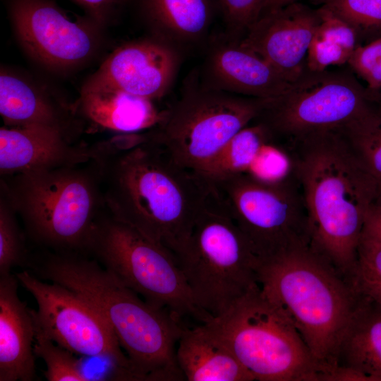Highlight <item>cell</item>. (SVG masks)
Masks as SVG:
<instances>
[{
	"label": "cell",
	"instance_id": "cell-1",
	"mask_svg": "<svg viewBox=\"0 0 381 381\" xmlns=\"http://www.w3.org/2000/svg\"><path fill=\"white\" fill-rule=\"evenodd\" d=\"M90 149L111 214L178 255L210 184L177 164L149 132L119 135Z\"/></svg>",
	"mask_w": 381,
	"mask_h": 381
},
{
	"label": "cell",
	"instance_id": "cell-2",
	"mask_svg": "<svg viewBox=\"0 0 381 381\" xmlns=\"http://www.w3.org/2000/svg\"><path fill=\"white\" fill-rule=\"evenodd\" d=\"M303 198L311 246L347 280L378 190L340 130L284 145Z\"/></svg>",
	"mask_w": 381,
	"mask_h": 381
},
{
	"label": "cell",
	"instance_id": "cell-3",
	"mask_svg": "<svg viewBox=\"0 0 381 381\" xmlns=\"http://www.w3.org/2000/svg\"><path fill=\"white\" fill-rule=\"evenodd\" d=\"M40 278L81 296L106 320L142 380L179 381L181 320L150 305L93 258L48 251L35 263Z\"/></svg>",
	"mask_w": 381,
	"mask_h": 381
},
{
	"label": "cell",
	"instance_id": "cell-4",
	"mask_svg": "<svg viewBox=\"0 0 381 381\" xmlns=\"http://www.w3.org/2000/svg\"><path fill=\"white\" fill-rule=\"evenodd\" d=\"M258 284L298 331L316 360L338 365L342 337L361 296L310 243L262 262Z\"/></svg>",
	"mask_w": 381,
	"mask_h": 381
},
{
	"label": "cell",
	"instance_id": "cell-5",
	"mask_svg": "<svg viewBox=\"0 0 381 381\" xmlns=\"http://www.w3.org/2000/svg\"><path fill=\"white\" fill-rule=\"evenodd\" d=\"M0 192L28 237L52 252L86 254L96 222L107 208L91 160L1 176Z\"/></svg>",
	"mask_w": 381,
	"mask_h": 381
},
{
	"label": "cell",
	"instance_id": "cell-6",
	"mask_svg": "<svg viewBox=\"0 0 381 381\" xmlns=\"http://www.w3.org/2000/svg\"><path fill=\"white\" fill-rule=\"evenodd\" d=\"M259 381H324L331 370L312 354L297 329L259 284L205 322Z\"/></svg>",
	"mask_w": 381,
	"mask_h": 381
},
{
	"label": "cell",
	"instance_id": "cell-7",
	"mask_svg": "<svg viewBox=\"0 0 381 381\" xmlns=\"http://www.w3.org/2000/svg\"><path fill=\"white\" fill-rule=\"evenodd\" d=\"M175 257L195 305L210 317L222 315L258 285L262 260L212 188Z\"/></svg>",
	"mask_w": 381,
	"mask_h": 381
},
{
	"label": "cell",
	"instance_id": "cell-8",
	"mask_svg": "<svg viewBox=\"0 0 381 381\" xmlns=\"http://www.w3.org/2000/svg\"><path fill=\"white\" fill-rule=\"evenodd\" d=\"M86 255L150 305L181 320L191 317L204 323L211 318L195 305L175 255L116 219L108 209L96 222Z\"/></svg>",
	"mask_w": 381,
	"mask_h": 381
},
{
	"label": "cell",
	"instance_id": "cell-9",
	"mask_svg": "<svg viewBox=\"0 0 381 381\" xmlns=\"http://www.w3.org/2000/svg\"><path fill=\"white\" fill-rule=\"evenodd\" d=\"M190 82L149 133L177 164L197 173L270 99L215 90L195 78Z\"/></svg>",
	"mask_w": 381,
	"mask_h": 381
},
{
	"label": "cell",
	"instance_id": "cell-10",
	"mask_svg": "<svg viewBox=\"0 0 381 381\" xmlns=\"http://www.w3.org/2000/svg\"><path fill=\"white\" fill-rule=\"evenodd\" d=\"M208 183L262 262L310 243L306 209L294 172L276 181L243 172Z\"/></svg>",
	"mask_w": 381,
	"mask_h": 381
},
{
	"label": "cell",
	"instance_id": "cell-11",
	"mask_svg": "<svg viewBox=\"0 0 381 381\" xmlns=\"http://www.w3.org/2000/svg\"><path fill=\"white\" fill-rule=\"evenodd\" d=\"M373 97L349 70L306 68L287 90L268 101L255 121L263 123L274 142L283 145L340 130L363 114Z\"/></svg>",
	"mask_w": 381,
	"mask_h": 381
},
{
	"label": "cell",
	"instance_id": "cell-12",
	"mask_svg": "<svg viewBox=\"0 0 381 381\" xmlns=\"http://www.w3.org/2000/svg\"><path fill=\"white\" fill-rule=\"evenodd\" d=\"M19 283L34 297L35 325L52 340L74 354L104 358L142 381L106 320L75 291L47 283L25 270L16 273Z\"/></svg>",
	"mask_w": 381,
	"mask_h": 381
},
{
	"label": "cell",
	"instance_id": "cell-13",
	"mask_svg": "<svg viewBox=\"0 0 381 381\" xmlns=\"http://www.w3.org/2000/svg\"><path fill=\"white\" fill-rule=\"evenodd\" d=\"M7 8L20 44L46 68H76L98 50L102 28L87 17L73 20L54 0H8Z\"/></svg>",
	"mask_w": 381,
	"mask_h": 381
},
{
	"label": "cell",
	"instance_id": "cell-14",
	"mask_svg": "<svg viewBox=\"0 0 381 381\" xmlns=\"http://www.w3.org/2000/svg\"><path fill=\"white\" fill-rule=\"evenodd\" d=\"M320 22L318 8L295 1L262 13L239 42L293 83L306 70Z\"/></svg>",
	"mask_w": 381,
	"mask_h": 381
},
{
	"label": "cell",
	"instance_id": "cell-15",
	"mask_svg": "<svg viewBox=\"0 0 381 381\" xmlns=\"http://www.w3.org/2000/svg\"><path fill=\"white\" fill-rule=\"evenodd\" d=\"M181 62V51L152 36L116 49L92 78L154 101L169 91Z\"/></svg>",
	"mask_w": 381,
	"mask_h": 381
},
{
	"label": "cell",
	"instance_id": "cell-16",
	"mask_svg": "<svg viewBox=\"0 0 381 381\" xmlns=\"http://www.w3.org/2000/svg\"><path fill=\"white\" fill-rule=\"evenodd\" d=\"M212 42L200 79L206 86L246 97L272 99L291 85L292 83L239 41L224 35Z\"/></svg>",
	"mask_w": 381,
	"mask_h": 381
},
{
	"label": "cell",
	"instance_id": "cell-17",
	"mask_svg": "<svg viewBox=\"0 0 381 381\" xmlns=\"http://www.w3.org/2000/svg\"><path fill=\"white\" fill-rule=\"evenodd\" d=\"M90 160V146L74 145L58 129L42 126L1 127V176L75 166Z\"/></svg>",
	"mask_w": 381,
	"mask_h": 381
},
{
	"label": "cell",
	"instance_id": "cell-18",
	"mask_svg": "<svg viewBox=\"0 0 381 381\" xmlns=\"http://www.w3.org/2000/svg\"><path fill=\"white\" fill-rule=\"evenodd\" d=\"M18 279L0 276V381H31L35 376V327L32 310L18 295Z\"/></svg>",
	"mask_w": 381,
	"mask_h": 381
},
{
	"label": "cell",
	"instance_id": "cell-19",
	"mask_svg": "<svg viewBox=\"0 0 381 381\" xmlns=\"http://www.w3.org/2000/svg\"><path fill=\"white\" fill-rule=\"evenodd\" d=\"M75 107L97 127L121 134L138 133L155 128L164 115V111H159L152 100L129 94L92 77L82 88Z\"/></svg>",
	"mask_w": 381,
	"mask_h": 381
},
{
	"label": "cell",
	"instance_id": "cell-20",
	"mask_svg": "<svg viewBox=\"0 0 381 381\" xmlns=\"http://www.w3.org/2000/svg\"><path fill=\"white\" fill-rule=\"evenodd\" d=\"M152 36L182 52L202 42L217 11V0H133ZM132 3V4H133Z\"/></svg>",
	"mask_w": 381,
	"mask_h": 381
},
{
	"label": "cell",
	"instance_id": "cell-21",
	"mask_svg": "<svg viewBox=\"0 0 381 381\" xmlns=\"http://www.w3.org/2000/svg\"><path fill=\"white\" fill-rule=\"evenodd\" d=\"M75 111V106L53 99L25 78L1 71L0 114L4 126L51 127L73 141L78 132L73 121Z\"/></svg>",
	"mask_w": 381,
	"mask_h": 381
},
{
	"label": "cell",
	"instance_id": "cell-22",
	"mask_svg": "<svg viewBox=\"0 0 381 381\" xmlns=\"http://www.w3.org/2000/svg\"><path fill=\"white\" fill-rule=\"evenodd\" d=\"M177 345L176 360L186 380H255L226 342L207 323L185 327Z\"/></svg>",
	"mask_w": 381,
	"mask_h": 381
},
{
	"label": "cell",
	"instance_id": "cell-23",
	"mask_svg": "<svg viewBox=\"0 0 381 381\" xmlns=\"http://www.w3.org/2000/svg\"><path fill=\"white\" fill-rule=\"evenodd\" d=\"M338 365L381 381V305L361 296L341 341Z\"/></svg>",
	"mask_w": 381,
	"mask_h": 381
},
{
	"label": "cell",
	"instance_id": "cell-24",
	"mask_svg": "<svg viewBox=\"0 0 381 381\" xmlns=\"http://www.w3.org/2000/svg\"><path fill=\"white\" fill-rule=\"evenodd\" d=\"M273 141L267 128L253 121L239 131L197 172L207 182L248 172L265 146Z\"/></svg>",
	"mask_w": 381,
	"mask_h": 381
},
{
	"label": "cell",
	"instance_id": "cell-25",
	"mask_svg": "<svg viewBox=\"0 0 381 381\" xmlns=\"http://www.w3.org/2000/svg\"><path fill=\"white\" fill-rule=\"evenodd\" d=\"M375 183L381 199V97L340 129Z\"/></svg>",
	"mask_w": 381,
	"mask_h": 381
},
{
	"label": "cell",
	"instance_id": "cell-26",
	"mask_svg": "<svg viewBox=\"0 0 381 381\" xmlns=\"http://www.w3.org/2000/svg\"><path fill=\"white\" fill-rule=\"evenodd\" d=\"M35 327L34 352L45 363V378L48 381L87 380L83 362L75 354L52 340L35 323Z\"/></svg>",
	"mask_w": 381,
	"mask_h": 381
},
{
	"label": "cell",
	"instance_id": "cell-27",
	"mask_svg": "<svg viewBox=\"0 0 381 381\" xmlns=\"http://www.w3.org/2000/svg\"><path fill=\"white\" fill-rule=\"evenodd\" d=\"M348 281L360 296L381 305V244L361 237Z\"/></svg>",
	"mask_w": 381,
	"mask_h": 381
},
{
	"label": "cell",
	"instance_id": "cell-28",
	"mask_svg": "<svg viewBox=\"0 0 381 381\" xmlns=\"http://www.w3.org/2000/svg\"><path fill=\"white\" fill-rule=\"evenodd\" d=\"M18 214L6 196L0 192V276L12 268L26 264L28 254Z\"/></svg>",
	"mask_w": 381,
	"mask_h": 381
},
{
	"label": "cell",
	"instance_id": "cell-29",
	"mask_svg": "<svg viewBox=\"0 0 381 381\" xmlns=\"http://www.w3.org/2000/svg\"><path fill=\"white\" fill-rule=\"evenodd\" d=\"M349 23L358 38L381 30V0H310Z\"/></svg>",
	"mask_w": 381,
	"mask_h": 381
},
{
	"label": "cell",
	"instance_id": "cell-30",
	"mask_svg": "<svg viewBox=\"0 0 381 381\" xmlns=\"http://www.w3.org/2000/svg\"><path fill=\"white\" fill-rule=\"evenodd\" d=\"M266 0H217L226 36L240 41L262 14Z\"/></svg>",
	"mask_w": 381,
	"mask_h": 381
},
{
	"label": "cell",
	"instance_id": "cell-31",
	"mask_svg": "<svg viewBox=\"0 0 381 381\" xmlns=\"http://www.w3.org/2000/svg\"><path fill=\"white\" fill-rule=\"evenodd\" d=\"M349 66L363 79L373 95L381 91V37L365 45H358L351 54Z\"/></svg>",
	"mask_w": 381,
	"mask_h": 381
},
{
	"label": "cell",
	"instance_id": "cell-32",
	"mask_svg": "<svg viewBox=\"0 0 381 381\" xmlns=\"http://www.w3.org/2000/svg\"><path fill=\"white\" fill-rule=\"evenodd\" d=\"M318 10L320 22L315 35L335 42L351 54L359 45L356 30L329 10L322 7H318Z\"/></svg>",
	"mask_w": 381,
	"mask_h": 381
},
{
	"label": "cell",
	"instance_id": "cell-33",
	"mask_svg": "<svg viewBox=\"0 0 381 381\" xmlns=\"http://www.w3.org/2000/svg\"><path fill=\"white\" fill-rule=\"evenodd\" d=\"M351 53L339 44L314 36L306 54V68L311 71H323L332 66L347 64Z\"/></svg>",
	"mask_w": 381,
	"mask_h": 381
},
{
	"label": "cell",
	"instance_id": "cell-34",
	"mask_svg": "<svg viewBox=\"0 0 381 381\" xmlns=\"http://www.w3.org/2000/svg\"><path fill=\"white\" fill-rule=\"evenodd\" d=\"M101 28L114 20L133 0H71Z\"/></svg>",
	"mask_w": 381,
	"mask_h": 381
},
{
	"label": "cell",
	"instance_id": "cell-35",
	"mask_svg": "<svg viewBox=\"0 0 381 381\" xmlns=\"http://www.w3.org/2000/svg\"><path fill=\"white\" fill-rule=\"evenodd\" d=\"M362 236L381 244V200L375 201L369 207Z\"/></svg>",
	"mask_w": 381,
	"mask_h": 381
},
{
	"label": "cell",
	"instance_id": "cell-36",
	"mask_svg": "<svg viewBox=\"0 0 381 381\" xmlns=\"http://www.w3.org/2000/svg\"><path fill=\"white\" fill-rule=\"evenodd\" d=\"M295 1H298V0H266L262 13L283 7Z\"/></svg>",
	"mask_w": 381,
	"mask_h": 381
}]
</instances>
